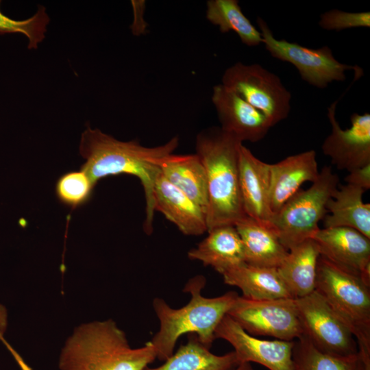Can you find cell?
<instances>
[{"mask_svg": "<svg viewBox=\"0 0 370 370\" xmlns=\"http://www.w3.org/2000/svg\"><path fill=\"white\" fill-rule=\"evenodd\" d=\"M234 370H256L252 367L251 363H241L238 364Z\"/></svg>", "mask_w": 370, "mask_h": 370, "instance_id": "32", "label": "cell"}, {"mask_svg": "<svg viewBox=\"0 0 370 370\" xmlns=\"http://www.w3.org/2000/svg\"><path fill=\"white\" fill-rule=\"evenodd\" d=\"M243 144L220 127L201 131L196 136V154L206 173L208 205L207 232L235 225L246 216L239 187V147Z\"/></svg>", "mask_w": 370, "mask_h": 370, "instance_id": "2", "label": "cell"}, {"mask_svg": "<svg viewBox=\"0 0 370 370\" xmlns=\"http://www.w3.org/2000/svg\"><path fill=\"white\" fill-rule=\"evenodd\" d=\"M221 84L261 112L272 127L287 118L291 93L280 78L258 64L236 62L227 68Z\"/></svg>", "mask_w": 370, "mask_h": 370, "instance_id": "8", "label": "cell"}, {"mask_svg": "<svg viewBox=\"0 0 370 370\" xmlns=\"http://www.w3.org/2000/svg\"><path fill=\"white\" fill-rule=\"evenodd\" d=\"M179 145L177 136L164 145L148 147L138 141H121L100 130L88 127L82 134L79 151L85 160L81 166L93 184L110 175L127 174L138 178L145 197V219L143 229L146 234L153 231L154 218L153 188L160 171L158 159L172 153Z\"/></svg>", "mask_w": 370, "mask_h": 370, "instance_id": "1", "label": "cell"}, {"mask_svg": "<svg viewBox=\"0 0 370 370\" xmlns=\"http://www.w3.org/2000/svg\"><path fill=\"white\" fill-rule=\"evenodd\" d=\"M227 315L254 336L293 341L303 336L293 298L254 300L238 295Z\"/></svg>", "mask_w": 370, "mask_h": 370, "instance_id": "10", "label": "cell"}, {"mask_svg": "<svg viewBox=\"0 0 370 370\" xmlns=\"http://www.w3.org/2000/svg\"><path fill=\"white\" fill-rule=\"evenodd\" d=\"M206 18L222 33L235 32L248 47L262 44L260 32L245 16L237 0L207 1Z\"/></svg>", "mask_w": 370, "mask_h": 370, "instance_id": "25", "label": "cell"}, {"mask_svg": "<svg viewBox=\"0 0 370 370\" xmlns=\"http://www.w3.org/2000/svg\"><path fill=\"white\" fill-rule=\"evenodd\" d=\"M162 175L196 203L205 212L208 205L207 177L204 166L196 154L169 153L158 159Z\"/></svg>", "mask_w": 370, "mask_h": 370, "instance_id": "19", "label": "cell"}, {"mask_svg": "<svg viewBox=\"0 0 370 370\" xmlns=\"http://www.w3.org/2000/svg\"><path fill=\"white\" fill-rule=\"evenodd\" d=\"M206 282L201 275L190 278L184 291L191 295L184 306L172 308L161 298L153 301L154 312L160 321V329L150 342L156 358L164 361L174 352L178 338L185 334H196L199 341L210 348L216 339L215 330L235 303L238 295L227 292L216 297H205L201 294Z\"/></svg>", "mask_w": 370, "mask_h": 370, "instance_id": "4", "label": "cell"}, {"mask_svg": "<svg viewBox=\"0 0 370 370\" xmlns=\"http://www.w3.org/2000/svg\"><path fill=\"white\" fill-rule=\"evenodd\" d=\"M8 325V312L6 308L0 304V337H3Z\"/></svg>", "mask_w": 370, "mask_h": 370, "instance_id": "31", "label": "cell"}, {"mask_svg": "<svg viewBox=\"0 0 370 370\" xmlns=\"http://www.w3.org/2000/svg\"><path fill=\"white\" fill-rule=\"evenodd\" d=\"M212 102L220 127L242 143L261 140L272 127L261 112L222 84L213 87Z\"/></svg>", "mask_w": 370, "mask_h": 370, "instance_id": "14", "label": "cell"}, {"mask_svg": "<svg viewBox=\"0 0 370 370\" xmlns=\"http://www.w3.org/2000/svg\"><path fill=\"white\" fill-rule=\"evenodd\" d=\"M337 103L335 101L328 108L332 131L321 149L337 169L350 172L370 164V114L353 113L352 126L342 129L336 117Z\"/></svg>", "mask_w": 370, "mask_h": 370, "instance_id": "11", "label": "cell"}, {"mask_svg": "<svg viewBox=\"0 0 370 370\" xmlns=\"http://www.w3.org/2000/svg\"><path fill=\"white\" fill-rule=\"evenodd\" d=\"M154 210L176 225L185 235L199 236L207 232L204 210L160 172L153 188Z\"/></svg>", "mask_w": 370, "mask_h": 370, "instance_id": "17", "label": "cell"}, {"mask_svg": "<svg viewBox=\"0 0 370 370\" xmlns=\"http://www.w3.org/2000/svg\"><path fill=\"white\" fill-rule=\"evenodd\" d=\"M188 342L157 367L144 370H231L238 365L234 352L223 355L212 354L196 334H189Z\"/></svg>", "mask_w": 370, "mask_h": 370, "instance_id": "24", "label": "cell"}, {"mask_svg": "<svg viewBox=\"0 0 370 370\" xmlns=\"http://www.w3.org/2000/svg\"><path fill=\"white\" fill-rule=\"evenodd\" d=\"M347 184L358 186L365 191L370 188V164L354 169L345 177Z\"/></svg>", "mask_w": 370, "mask_h": 370, "instance_id": "30", "label": "cell"}, {"mask_svg": "<svg viewBox=\"0 0 370 370\" xmlns=\"http://www.w3.org/2000/svg\"><path fill=\"white\" fill-rule=\"evenodd\" d=\"M365 190L351 184L341 186L327 204L324 227H347L370 238V204H365Z\"/></svg>", "mask_w": 370, "mask_h": 370, "instance_id": "23", "label": "cell"}, {"mask_svg": "<svg viewBox=\"0 0 370 370\" xmlns=\"http://www.w3.org/2000/svg\"><path fill=\"white\" fill-rule=\"evenodd\" d=\"M215 338L223 339L233 347L238 365L254 362L269 370H294L295 341L260 339L247 333L227 314L217 326Z\"/></svg>", "mask_w": 370, "mask_h": 370, "instance_id": "12", "label": "cell"}, {"mask_svg": "<svg viewBox=\"0 0 370 370\" xmlns=\"http://www.w3.org/2000/svg\"><path fill=\"white\" fill-rule=\"evenodd\" d=\"M293 361L294 370H370L359 352L348 356L325 354L304 335L295 341Z\"/></svg>", "mask_w": 370, "mask_h": 370, "instance_id": "26", "label": "cell"}, {"mask_svg": "<svg viewBox=\"0 0 370 370\" xmlns=\"http://www.w3.org/2000/svg\"><path fill=\"white\" fill-rule=\"evenodd\" d=\"M239 187L246 216L271 225L273 212L269 204V164L257 158L243 144L239 147Z\"/></svg>", "mask_w": 370, "mask_h": 370, "instance_id": "15", "label": "cell"}, {"mask_svg": "<svg viewBox=\"0 0 370 370\" xmlns=\"http://www.w3.org/2000/svg\"><path fill=\"white\" fill-rule=\"evenodd\" d=\"M328 31H342L351 28L369 27L370 12H349L332 9L322 13L318 23Z\"/></svg>", "mask_w": 370, "mask_h": 370, "instance_id": "29", "label": "cell"}, {"mask_svg": "<svg viewBox=\"0 0 370 370\" xmlns=\"http://www.w3.org/2000/svg\"><path fill=\"white\" fill-rule=\"evenodd\" d=\"M319 247L312 238L288 250L278 272L294 299L305 297L315 290Z\"/></svg>", "mask_w": 370, "mask_h": 370, "instance_id": "22", "label": "cell"}, {"mask_svg": "<svg viewBox=\"0 0 370 370\" xmlns=\"http://www.w3.org/2000/svg\"><path fill=\"white\" fill-rule=\"evenodd\" d=\"M226 284L236 286L243 297L254 300L293 298L277 269L243 263L221 274Z\"/></svg>", "mask_w": 370, "mask_h": 370, "instance_id": "21", "label": "cell"}, {"mask_svg": "<svg viewBox=\"0 0 370 370\" xmlns=\"http://www.w3.org/2000/svg\"><path fill=\"white\" fill-rule=\"evenodd\" d=\"M196 247L188 252L190 260L201 262L220 274L245 262L241 237L234 225L215 227Z\"/></svg>", "mask_w": 370, "mask_h": 370, "instance_id": "20", "label": "cell"}, {"mask_svg": "<svg viewBox=\"0 0 370 370\" xmlns=\"http://www.w3.org/2000/svg\"><path fill=\"white\" fill-rule=\"evenodd\" d=\"M269 204L273 214L300 190L304 182H314L319 174L314 150L292 155L277 163L269 164Z\"/></svg>", "mask_w": 370, "mask_h": 370, "instance_id": "16", "label": "cell"}, {"mask_svg": "<svg viewBox=\"0 0 370 370\" xmlns=\"http://www.w3.org/2000/svg\"><path fill=\"white\" fill-rule=\"evenodd\" d=\"M339 178L325 166L317 180L306 190H299L273 214L271 225L282 245L288 251L312 238L320 229L327 204L338 188Z\"/></svg>", "mask_w": 370, "mask_h": 370, "instance_id": "6", "label": "cell"}, {"mask_svg": "<svg viewBox=\"0 0 370 370\" xmlns=\"http://www.w3.org/2000/svg\"><path fill=\"white\" fill-rule=\"evenodd\" d=\"M256 23L261 33L262 44L271 56L280 61L293 64L301 78L310 85L325 88L332 82H343L345 72L354 70L356 77L362 76V70L357 66L343 64L338 61L328 46L312 49L277 39L266 21L258 17Z\"/></svg>", "mask_w": 370, "mask_h": 370, "instance_id": "7", "label": "cell"}, {"mask_svg": "<svg viewBox=\"0 0 370 370\" xmlns=\"http://www.w3.org/2000/svg\"><path fill=\"white\" fill-rule=\"evenodd\" d=\"M295 304L303 335L318 350L337 356L358 353L352 333L319 293L296 298Z\"/></svg>", "mask_w": 370, "mask_h": 370, "instance_id": "9", "label": "cell"}, {"mask_svg": "<svg viewBox=\"0 0 370 370\" xmlns=\"http://www.w3.org/2000/svg\"><path fill=\"white\" fill-rule=\"evenodd\" d=\"M312 238L321 256L359 275L370 286V238L347 227L319 229Z\"/></svg>", "mask_w": 370, "mask_h": 370, "instance_id": "13", "label": "cell"}, {"mask_svg": "<svg viewBox=\"0 0 370 370\" xmlns=\"http://www.w3.org/2000/svg\"><path fill=\"white\" fill-rule=\"evenodd\" d=\"M49 22V16L45 8L42 6L32 16L25 20L10 18L0 9V34H23L28 40L29 49L37 48L38 44L43 40Z\"/></svg>", "mask_w": 370, "mask_h": 370, "instance_id": "28", "label": "cell"}, {"mask_svg": "<svg viewBox=\"0 0 370 370\" xmlns=\"http://www.w3.org/2000/svg\"><path fill=\"white\" fill-rule=\"evenodd\" d=\"M156 358L149 341L132 348L125 332L112 319L77 328L63 347L60 370H144Z\"/></svg>", "mask_w": 370, "mask_h": 370, "instance_id": "3", "label": "cell"}, {"mask_svg": "<svg viewBox=\"0 0 370 370\" xmlns=\"http://www.w3.org/2000/svg\"><path fill=\"white\" fill-rule=\"evenodd\" d=\"M95 186L82 170L69 171L57 180L56 193L60 202L74 209L90 201Z\"/></svg>", "mask_w": 370, "mask_h": 370, "instance_id": "27", "label": "cell"}, {"mask_svg": "<svg viewBox=\"0 0 370 370\" xmlns=\"http://www.w3.org/2000/svg\"><path fill=\"white\" fill-rule=\"evenodd\" d=\"M243 243L245 262L277 269L288 254L272 226L245 216L234 225Z\"/></svg>", "mask_w": 370, "mask_h": 370, "instance_id": "18", "label": "cell"}, {"mask_svg": "<svg viewBox=\"0 0 370 370\" xmlns=\"http://www.w3.org/2000/svg\"><path fill=\"white\" fill-rule=\"evenodd\" d=\"M314 291L352 333L361 358L370 365V286L359 275L320 256Z\"/></svg>", "mask_w": 370, "mask_h": 370, "instance_id": "5", "label": "cell"}]
</instances>
